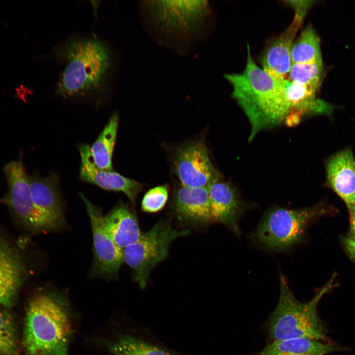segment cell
Listing matches in <instances>:
<instances>
[{
  "label": "cell",
  "mask_w": 355,
  "mask_h": 355,
  "mask_svg": "<svg viewBox=\"0 0 355 355\" xmlns=\"http://www.w3.org/2000/svg\"><path fill=\"white\" fill-rule=\"evenodd\" d=\"M64 67L56 89L65 98L101 97L108 91L112 77L111 52L95 37H73L53 51Z\"/></svg>",
  "instance_id": "1"
},
{
  "label": "cell",
  "mask_w": 355,
  "mask_h": 355,
  "mask_svg": "<svg viewBox=\"0 0 355 355\" xmlns=\"http://www.w3.org/2000/svg\"><path fill=\"white\" fill-rule=\"evenodd\" d=\"M142 9L150 35L178 52H185L209 34L213 12L207 1H145Z\"/></svg>",
  "instance_id": "2"
},
{
  "label": "cell",
  "mask_w": 355,
  "mask_h": 355,
  "mask_svg": "<svg viewBox=\"0 0 355 355\" xmlns=\"http://www.w3.org/2000/svg\"><path fill=\"white\" fill-rule=\"evenodd\" d=\"M225 77L232 85L233 98L250 123V140L260 131L280 124L290 112L281 82L255 63L248 44L243 71Z\"/></svg>",
  "instance_id": "3"
},
{
  "label": "cell",
  "mask_w": 355,
  "mask_h": 355,
  "mask_svg": "<svg viewBox=\"0 0 355 355\" xmlns=\"http://www.w3.org/2000/svg\"><path fill=\"white\" fill-rule=\"evenodd\" d=\"M70 307L62 292L36 293L26 311L23 345L25 355H68L72 334Z\"/></svg>",
  "instance_id": "4"
},
{
  "label": "cell",
  "mask_w": 355,
  "mask_h": 355,
  "mask_svg": "<svg viewBox=\"0 0 355 355\" xmlns=\"http://www.w3.org/2000/svg\"><path fill=\"white\" fill-rule=\"evenodd\" d=\"M280 292L277 305L264 324L270 342L292 338H307L331 342L327 328L317 312L322 297L333 285L332 279L308 302L296 299L285 277L280 275Z\"/></svg>",
  "instance_id": "5"
},
{
  "label": "cell",
  "mask_w": 355,
  "mask_h": 355,
  "mask_svg": "<svg viewBox=\"0 0 355 355\" xmlns=\"http://www.w3.org/2000/svg\"><path fill=\"white\" fill-rule=\"evenodd\" d=\"M327 213L321 205L296 210L275 207L265 214L251 237L265 249L288 250L303 242L309 226Z\"/></svg>",
  "instance_id": "6"
},
{
  "label": "cell",
  "mask_w": 355,
  "mask_h": 355,
  "mask_svg": "<svg viewBox=\"0 0 355 355\" xmlns=\"http://www.w3.org/2000/svg\"><path fill=\"white\" fill-rule=\"evenodd\" d=\"M190 229L177 230L168 222H157L135 243L122 249L124 261L132 269L135 281L145 287L153 268L167 256L170 244L176 238L186 236Z\"/></svg>",
  "instance_id": "7"
},
{
  "label": "cell",
  "mask_w": 355,
  "mask_h": 355,
  "mask_svg": "<svg viewBox=\"0 0 355 355\" xmlns=\"http://www.w3.org/2000/svg\"><path fill=\"white\" fill-rule=\"evenodd\" d=\"M22 154L21 152L18 160L8 162L3 168L8 190L2 201L20 221L33 232L62 228L59 224L36 208L32 198L29 174L23 162Z\"/></svg>",
  "instance_id": "8"
},
{
  "label": "cell",
  "mask_w": 355,
  "mask_h": 355,
  "mask_svg": "<svg viewBox=\"0 0 355 355\" xmlns=\"http://www.w3.org/2000/svg\"><path fill=\"white\" fill-rule=\"evenodd\" d=\"M79 195L85 203L92 227L94 259L91 276L114 280L117 278L123 262L122 249L114 243L106 231L101 209L90 202L83 193Z\"/></svg>",
  "instance_id": "9"
},
{
  "label": "cell",
  "mask_w": 355,
  "mask_h": 355,
  "mask_svg": "<svg viewBox=\"0 0 355 355\" xmlns=\"http://www.w3.org/2000/svg\"><path fill=\"white\" fill-rule=\"evenodd\" d=\"M175 171L182 185L208 187L219 180L207 147L201 141L181 147L174 158Z\"/></svg>",
  "instance_id": "10"
},
{
  "label": "cell",
  "mask_w": 355,
  "mask_h": 355,
  "mask_svg": "<svg viewBox=\"0 0 355 355\" xmlns=\"http://www.w3.org/2000/svg\"><path fill=\"white\" fill-rule=\"evenodd\" d=\"M78 149L81 159L79 178L82 181L94 184L105 190L122 192L133 204L135 203L137 196L142 188V183L113 171L98 169L89 145L82 144Z\"/></svg>",
  "instance_id": "11"
},
{
  "label": "cell",
  "mask_w": 355,
  "mask_h": 355,
  "mask_svg": "<svg viewBox=\"0 0 355 355\" xmlns=\"http://www.w3.org/2000/svg\"><path fill=\"white\" fill-rule=\"evenodd\" d=\"M302 24L294 16L290 25L272 39L261 54L260 62L263 70L279 81L289 79L292 46Z\"/></svg>",
  "instance_id": "12"
},
{
  "label": "cell",
  "mask_w": 355,
  "mask_h": 355,
  "mask_svg": "<svg viewBox=\"0 0 355 355\" xmlns=\"http://www.w3.org/2000/svg\"><path fill=\"white\" fill-rule=\"evenodd\" d=\"M210 204V221L220 222L236 235L241 232L238 222L245 206L236 190L227 182L219 181L208 187Z\"/></svg>",
  "instance_id": "13"
},
{
  "label": "cell",
  "mask_w": 355,
  "mask_h": 355,
  "mask_svg": "<svg viewBox=\"0 0 355 355\" xmlns=\"http://www.w3.org/2000/svg\"><path fill=\"white\" fill-rule=\"evenodd\" d=\"M326 172L328 182L343 200L350 215L355 213V160L350 149L342 150L328 162Z\"/></svg>",
  "instance_id": "14"
},
{
  "label": "cell",
  "mask_w": 355,
  "mask_h": 355,
  "mask_svg": "<svg viewBox=\"0 0 355 355\" xmlns=\"http://www.w3.org/2000/svg\"><path fill=\"white\" fill-rule=\"evenodd\" d=\"M29 181L32 198L36 208L63 227L65 220L57 175L53 173L43 177L34 173L29 175Z\"/></svg>",
  "instance_id": "15"
},
{
  "label": "cell",
  "mask_w": 355,
  "mask_h": 355,
  "mask_svg": "<svg viewBox=\"0 0 355 355\" xmlns=\"http://www.w3.org/2000/svg\"><path fill=\"white\" fill-rule=\"evenodd\" d=\"M25 266L18 254L0 236V306H10L22 284Z\"/></svg>",
  "instance_id": "16"
},
{
  "label": "cell",
  "mask_w": 355,
  "mask_h": 355,
  "mask_svg": "<svg viewBox=\"0 0 355 355\" xmlns=\"http://www.w3.org/2000/svg\"><path fill=\"white\" fill-rule=\"evenodd\" d=\"M103 221L107 234L122 249L137 242L141 236L135 214L122 201H119L104 216Z\"/></svg>",
  "instance_id": "17"
},
{
  "label": "cell",
  "mask_w": 355,
  "mask_h": 355,
  "mask_svg": "<svg viewBox=\"0 0 355 355\" xmlns=\"http://www.w3.org/2000/svg\"><path fill=\"white\" fill-rule=\"evenodd\" d=\"M348 349L336 343L297 338L272 341L260 352L251 355H326Z\"/></svg>",
  "instance_id": "18"
},
{
  "label": "cell",
  "mask_w": 355,
  "mask_h": 355,
  "mask_svg": "<svg viewBox=\"0 0 355 355\" xmlns=\"http://www.w3.org/2000/svg\"><path fill=\"white\" fill-rule=\"evenodd\" d=\"M176 211L181 218L204 223L210 221V204L208 187L182 186L175 195Z\"/></svg>",
  "instance_id": "19"
},
{
  "label": "cell",
  "mask_w": 355,
  "mask_h": 355,
  "mask_svg": "<svg viewBox=\"0 0 355 355\" xmlns=\"http://www.w3.org/2000/svg\"><path fill=\"white\" fill-rule=\"evenodd\" d=\"M289 104L291 111L304 114H329L332 106L327 102L316 97L315 89L290 81L289 79L280 81Z\"/></svg>",
  "instance_id": "20"
},
{
  "label": "cell",
  "mask_w": 355,
  "mask_h": 355,
  "mask_svg": "<svg viewBox=\"0 0 355 355\" xmlns=\"http://www.w3.org/2000/svg\"><path fill=\"white\" fill-rule=\"evenodd\" d=\"M119 123V115L114 112L98 139L90 146L96 167L105 171H113L112 157Z\"/></svg>",
  "instance_id": "21"
},
{
  "label": "cell",
  "mask_w": 355,
  "mask_h": 355,
  "mask_svg": "<svg viewBox=\"0 0 355 355\" xmlns=\"http://www.w3.org/2000/svg\"><path fill=\"white\" fill-rule=\"evenodd\" d=\"M291 60L292 64L322 61L320 40L312 26H307L294 41Z\"/></svg>",
  "instance_id": "22"
},
{
  "label": "cell",
  "mask_w": 355,
  "mask_h": 355,
  "mask_svg": "<svg viewBox=\"0 0 355 355\" xmlns=\"http://www.w3.org/2000/svg\"><path fill=\"white\" fill-rule=\"evenodd\" d=\"M111 355H176L135 337H122L108 346Z\"/></svg>",
  "instance_id": "23"
},
{
  "label": "cell",
  "mask_w": 355,
  "mask_h": 355,
  "mask_svg": "<svg viewBox=\"0 0 355 355\" xmlns=\"http://www.w3.org/2000/svg\"><path fill=\"white\" fill-rule=\"evenodd\" d=\"M323 71L322 61L293 64L290 69L289 79L317 91L321 82Z\"/></svg>",
  "instance_id": "24"
},
{
  "label": "cell",
  "mask_w": 355,
  "mask_h": 355,
  "mask_svg": "<svg viewBox=\"0 0 355 355\" xmlns=\"http://www.w3.org/2000/svg\"><path fill=\"white\" fill-rule=\"evenodd\" d=\"M2 307L0 306V355H20L13 319Z\"/></svg>",
  "instance_id": "25"
},
{
  "label": "cell",
  "mask_w": 355,
  "mask_h": 355,
  "mask_svg": "<svg viewBox=\"0 0 355 355\" xmlns=\"http://www.w3.org/2000/svg\"><path fill=\"white\" fill-rule=\"evenodd\" d=\"M168 197L166 186H159L148 190L143 196L142 208L147 213H155L165 206Z\"/></svg>",
  "instance_id": "26"
},
{
  "label": "cell",
  "mask_w": 355,
  "mask_h": 355,
  "mask_svg": "<svg viewBox=\"0 0 355 355\" xmlns=\"http://www.w3.org/2000/svg\"><path fill=\"white\" fill-rule=\"evenodd\" d=\"M313 0H286V4L292 7L296 16L302 23L309 9L313 5Z\"/></svg>",
  "instance_id": "27"
},
{
  "label": "cell",
  "mask_w": 355,
  "mask_h": 355,
  "mask_svg": "<svg viewBox=\"0 0 355 355\" xmlns=\"http://www.w3.org/2000/svg\"><path fill=\"white\" fill-rule=\"evenodd\" d=\"M342 241L348 254L355 261V240L349 236L344 238Z\"/></svg>",
  "instance_id": "28"
},
{
  "label": "cell",
  "mask_w": 355,
  "mask_h": 355,
  "mask_svg": "<svg viewBox=\"0 0 355 355\" xmlns=\"http://www.w3.org/2000/svg\"><path fill=\"white\" fill-rule=\"evenodd\" d=\"M301 115L297 112H290L286 117L284 122L288 126H293L298 124L301 119Z\"/></svg>",
  "instance_id": "29"
},
{
  "label": "cell",
  "mask_w": 355,
  "mask_h": 355,
  "mask_svg": "<svg viewBox=\"0 0 355 355\" xmlns=\"http://www.w3.org/2000/svg\"><path fill=\"white\" fill-rule=\"evenodd\" d=\"M350 215V235L351 238L355 240V213Z\"/></svg>",
  "instance_id": "30"
}]
</instances>
